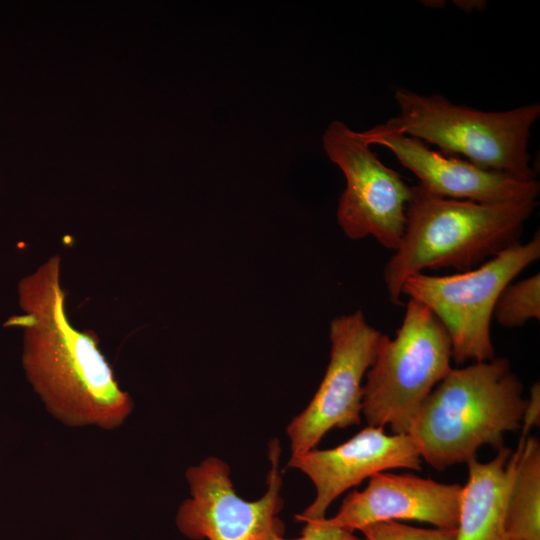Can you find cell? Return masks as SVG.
Listing matches in <instances>:
<instances>
[{"label":"cell","mask_w":540,"mask_h":540,"mask_svg":"<svg viewBox=\"0 0 540 540\" xmlns=\"http://www.w3.org/2000/svg\"><path fill=\"white\" fill-rule=\"evenodd\" d=\"M364 540H455L456 529L419 528L399 521L378 522L364 527Z\"/></svg>","instance_id":"cell-16"},{"label":"cell","mask_w":540,"mask_h":540,"mask_svg":"<svg viewBox=\"0 0 540 540\" xmlns=\"http://www.w3.org/2000/svg\"><path fill=\"white\" fill-rule=\"evenodd\" d=\"M449 336L432 312L409 299L391 339L383 334L363 385L362 414L370 426L410 434L435 386L451 370Z\"/></svg>","instance_id":"cell-5"},{"label":"cell","mask_w":540,"mask_h":540,"mask_svg":"<svg viewBox=\"0 0 540 540\" xmlns=\"http://www.w3.org/2000/svg\"><path fill=\"white\" fill-rule=\"evenodd\" d=\"M382 335L361 310L331 321L330 360L323 380L308 406L287 427L292 455L316 448L333 428L361 422L362 381Z\"/></svg>","instance_id":"cell-9"},{"label":"cell","mask_w":540,"mask_h":540,"mask_svg":"<svg viewBox=\"0 0 540 540\" xmlns=\"http://www.w3.org/2000/svg\"><path fill=\"white\" fill-rule=\"evenodd\" d=\"M455 5L464 12H471L475 9L481 10V6L485 7L486 2L483 1H454Z\"/></svg>","instance_id":"cell-19"},{"label":"cell","mask_w":540,"mask_h":540,"mask_svg":"<svg viewBox=\"0 0 540 540\" xmlns=\"http://www.w3.org/2000/svg\"><path fill=\"white\" fill-rule=\"evenodd\" d=\"M509 540H540V445L527 437L521 446L507 499Z\"/></svg>","instance_id":"cell-14"},{"label":"cell","mask_w":540,"mask_h":540,"mask_svg":"<svg viewBox=\"0 0 540 540\" xmlns=\"http://www.w3.org/2000/svg\"><path fill=\"white\" fill-rule=\"evenodd\" d=\"M536 206V199L503 203L449 199L413 186L402 240L384 268L390 301L401 304L404 281L426 268L468 271L518 243Z\"/></svg>","instance_id":"cell-2"},{"label":"cell","mask_w":540,"mask_h":540,"mask_svg":"<svg viewBox=\"0 0 540 540\" xmlns=\"http://www.w3.org/2000/svg\"><path fill=\"white\" fill-rule=\"evenodd\" d=\"M271 467L267 490L255 501L242 499L235 491L230 468L210 456L186 471L191 497L179 507V530L194 540H274L283 537L285 526L278 514L283 508L279 470V440L269 444Z\"/></svg>","instance_id":"cell-8"},{"label":"cell","mask_w":540,"mask_h":540,"mask_svg":"<svg viewBox=\"0 0 540 540\" xmlns=\"http://www.w3.org/2000/svg\"><path fill=\"white\" fill-rule=\"evenodd\" d=\"M399 112L377 127L438 146L445 153L465 156L473 165L522 180L536 179L530 166V131L540 104L486 112L455 105L439 94L395 91Z\"/></svg>","instance_id":"cell-4"},{"label":"cell","mask_w":540,"mask_h":540,"mask_svg":"<svg viewBox=\"0 0 540 540\" xmlns=\"http://www.w3.org/2000/svg\"><path fill=\"white\" fill-rule=\"evenodd\" d=\"M540 257L539 231L527 243H516L477 268L446 276L416 273L401 294L426 306L445 328L457 364L495 358L491 319L510 282Z\"/></svg>","instance_id":"cell-6"},{"label":"cell","mask_w":540,"mask_h":540,"mask_svg":"<svg viewBox=\"0 0 540 540\" xmlns=\"http://www.w3.org/2000/svg\"><path fill=\"white\" fill-rule=\"evenodd\" d=\"M522 394L506 358L451 368L423 403L410 432L421 459L443 471L476 458L483 445L504 447V434L522 422Z\"/></svg>","instance_id":"cell-3"},{"label":"cell","mask_w":540,"mask_h":540,"mask_svg":"<svg viewBox=\"0 0 540 540\" xmlns=\"http://www.w3.org/2000/svg\"><path fill=\"white\" fill-rule=\"evenodd\" d=\"M61 258L49 257L18 285L21 315L5 326L23 329L22 364L47 411L70 427L113 430L133 410V401L91 331L72 326L65 312Z\"/></svg>","instance_id":"cell-1"},{"label":"cell","mask_w":540,"mask_h":540,"mask_svg":"<svg viewBox=\"0 0 540 540\" xmlns=\"http://www.w3.org/2000/svg\"><path fill=\"white\" fill-rule=\"evenodd\" d=\"M288 466L305 473L316 489L314 501L296 516L306 522L325 518L337 497L377 473L397 468L420 470L421 456L410 434L388 435L383 427L368 425L336 447L292 455Z\"/></svg>","instance_id":"cell-10"},{"label":"cell","mask_w":540,"mask_h":540,"mask_svg":"<svg viewBox=\"0 0 540 540\" xmlns=\"http://www.w3.org/2000/svg\"><path fill=\"white\" fill-rule=\"evenodd\" d=\"M497 450L488 462H467L468 481L463 486L455 540H509L505 530L508 493L521 446Z\"/></svg>","instance_id":"cell-13"},{"label":"cell","mask_w":540,"mask_h":540,"mask_svg":"<svg viewBox=\"0 0 540 540\" xmlns=\"http://www.w3.org/2000/svg\"><path fill=\"white\" fill-rule=\"evenodd\" d=\"M370 146L361 132L337 120L323 134L327 156L346 179L337 220L350 239L373 236L382 246L395 251L405 231L413 186L383 164Z\"/></svg>","instance_id":"cell-7"},{"label":"cell","mask_w":540,"mask_h":540,"mask_svg":"<svg viewBox=\"0 0 540 540\" xmlns=\"http://www.w3.org/2000/svg\"><path fill=\"white\" fill-rule=\"evenodd\" d=\"M364 540V539H363Z\"/></svg>","instance_id":"cell-20"},{"label":"cell","mask_w":540,"mask_h":540,"mask_svg":"<svg viewBox=\"0 0 540 540\" xmlns=\"http://www.w3.org/2000/svg\"><path fill=\"white\" fill-rule=\"evenodd\" d=\"M369 145L389 149L419 180L420 186L434 195L478 203H503L536 199L537 179L514 176L479 168L467 160L444 156L423 141L403 134L380 130L377 126L361 132Z\"/></svg>","instance_id":"cell-11"},{"label":"cell","mask_w":540,"mask_h":540,"mask_svg":"<svg viewBox=\"0 0 540 540\" xmlns=\"http://www.w3.org/2000/svg\"><path fill=\"white\" fill-rule=\"evenodd\" d=\"M540 422V385L534 383L530 389L529 399L526 400V405L522 418V435L527 438L530 429L533 426L539 425Z\"/></svg>","instance_id":"cell-18"},{"label":"cell","mask_w":540,"mask_h":540,"mask_svg":"<svg viewBox=\"0 0 540 540\" xmlns=\"http://www.w3.org/2000/svg\"><path fill=\"white\" fill-rule=\"evenodd\" d=\"M462 490L459 484L384 471L370 477L362 491L351 492L338 513L327 520L352 532L374 523L400 520L457 529Z\"/></svg>","instance_id":"cell-12"},{"label":"cell","mask_w":540,"mask_h":540,"mask_svg":"<svg viewBox=\"0 0 540 540\" xmlns=\"http://www.w3.org/2000/svg\"><path fill=\"white\" fill-rule=\"evenodd\" d=\"M496 321L505 328L523 326L540 319V275L509 284L501 293L493 312Z\"/></svg>","instance_id":"cell-15"},{"label":"cell","mask_w":540,"mask_h":540,"mask_svg":"<svg viewBox=\"0 0 540 540\" xmlns=\"http://www.w3.org/2000/svg\"><path fill=\"white\" fill-rule=\"evenodd\" d=\"M302 536L292 540H362L354 532L330 524L327 518L305 522ZM274 540H289L283 537Z\"/></svg>","instance_id":"cell-17"}]
</instances>
